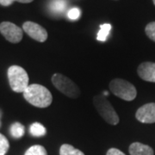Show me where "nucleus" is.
I'll list each match as a JSON object with an SVG mask.
<instances>
[{
    "label": "nucleus",
    "instance_id": "24",
    "mask_svg": "<svg viewBox=\"0 0 155 155\" xmlns=\"http://www.w3.org/2000/svg\"><path fill=\"white\" fill-rule=\"evenodd\" d=\"M153 4H154V5H155V0H153Z\"/></svg>",
    "mask_w": 155,
    "mask_h": 155
},
{
    "label": "nucleus",
    "instance_id": "4",
    "mask_svg": "<svg viewBox=\"0 0 155 155\" xmlns=\"http://www.w3.org/2000/svg\"><path fill=\"white\" fill-rule=\"evenodd\" d=\"M109 87L113 94L125 101H132L137 95V91L133 84L122 78L113 79Z\"/></svg>",
    "mask_w": 155,
    "mask_h": 155
},
{
    "label": "nucleus",
    "instance_id": "15",
    "mask_svg": "<svg viewBox=\"0 0 155 155\" xmlns=\"http://www.w3.org/2000/svg\"><path fill=\"white\" fill-rule=\"evenodd\" d=\"M111 30V25L110 23H104L103 25L100 26V30L97 33V41H105L108 36H109V34Z\"/></svg>",
    "mask_w": 155,
    "mask_h": 155
},
{
    "label": "nucleus",
    "instance_id": "6",
    "mask_svg": "<svg viewBox=\"0 0 155 155\" xmlns=\"http://www.w3.org/2000/svg\"><path fill=\"white\" fill-rule=\"evenodd\" d=\"M0 32L11 43H17L22 39V29L11 22L0 23Z\"/></svg>",
    "mask_w": 155,
    "mask_h": 155
},
{
    "label": "nucleus",
    "instance_id": "1",
    "mask_svg": "<svg viewBox=\"0 0 155 155\" xmlns=\"http://www.w3.org/2000/svg\"><path fill=\"white\" fill-rule=\"evenodd\" d=\"M23 97L30 104L38 108H47L53 101L52 94L43 85L38 84H29L23 91Z\"/></svg>",
    "mask_w": 155,
    "mask_h": 155
},
{
    "label": "nucleus",
    "instance_id": "10",
    "mask_svg": "<svg viewBox=\"0 0 155 155\" xmlns=\"http://www.w3.org/2000/svg\"><path fill=\"white\" fill-rule=\"evenodd\" d=\"M130 155H153V150L147 145L134 142L129 147Z\"/></svg>",
    "mask_w": 155,
    "mask_h": 155
},
{
    "label": "nucleus",
    "instance_id": "13",
    "mask_svg": "<svg viewBox=\"0 0 155 155\" xmlns=\"http://www.w3.org/2000/svg\"><path fill=\"white\" fill-rule=\"evenodd\" d=\"M60 155H84L83 152L73 147L72 145L64 144L61 147Z\"/></svg>",
    "mask_w": 155,
    "mask_h": 155
},
{
    "label": "nucleus",
    "instance_id": "3",
    "mask_svg": "<svg viewBox=\"0 0 155 155\" xmlns=\"http://www.w3.org/2000/svg\"><path fill=\"white\" fill-rule=\"evenodd\" d=\"M8 79L11 89L15 92L23 93L29 85L28 73L19 66H11L8 69Z\"/></svg>",
    "mask_w": 155,
    "mask_h": 155
},
{
    "label": "nucleus",
    "instance_id": "18",
    "mask_svg": "<svg viewBox=\"0 0 155 155\" xmlns=\"http://www.w3.org/2000/svg\"><path fill=\"white\" fill-rule=\"evenodd\" d=\"M146 34L152 41H155V22L148 23L146 27Z\"/></svg>",
    "mask_w": 155,
    "mask_h": 155
},
{
    "label": "nucleus",
    "instance_id": "14",
    "mask_svg": "<svg viewBox=\"0 0 155 155\" xmlns=\"http://www.w3.org/2000/svg\"><path fill=\"white\" fill-rule=\"evenodd\" d=\"M66 0H53L50 4V9L54 13H61L67 8Z\"/></svg>",
    "mask_w": 155,
    "mask_h": 155
},
{
    "label": "nucleus",
    "instance_id": "11",
    "mask_svg": "<svg viewBox=\"0 0 155 155\" xmlns=\"http://www.w3.org/2000/svg\"><path fill=\"white\" fill-rule=\"evenodd\" d=\"M25 133L24 126L20 122H15L11 125V134L12 137L15 139H19L23 136Z\"/></svg>",
    "mask_w": 155,
    "mask_h": 155
},
{
    "label": "nucleus",
    "instance_id": "21",
    "mask_svg": "<svg viewBox=\"0 0 155 155\" xmlns=\"http://www.w3.org/2000/svg\"><path fill=\"white\" fill-rule=\"evenodd\" d=\"M13 2V0H0V5L3 6H10Z\"/></svg>",
    "mask_w": 155,
    "mask_h": 155
},
{
    "label": "nucleus",
    "instance_id": "22",
    "mask_svg": "<svg viewBox=\"0 0 155 155\" xmlns=\"http://www.w3.org/2000/svg\"><path fill=\"white\" fill-rule=\"evenodd\" d=\"M13 1H17L19 3H22V4H28V3L33 2L34 0H13Z\"/></svg>",
    "mask_w": 155,
    "mask_h": 155
},
{
    "label": "nucleus",
    "instance_id": "17",
    "mask_svg": "<svg viewBox=\"0 0 155 155\" xmlns=\"http://www.w3.org/2000/svg\"><path fill=\"white\" fill-rule=\"evenodd\" d=\"M10 147L8 140L5 135L0 134V155H5Z\"/></svg>",
    "mask_w": 155,
    "mask_h": 155
},
{
    "label": "nucleus",
    "instance_id": "8",
    "mask_svg": "<svg viewBox=\"0 0 155 155\" xmlns=\"http://www.w3.org/2000/svg\"><path fill=\"white\" fill-rule=\"evenodd\" d=\"M135 117L139 122L142 123L155 122V104L150 103L139 108L136 111Z\"/></svg>",
    "mask_w": 155,
    "mask_h": 155
},
{
    "label": "nucleus",
    "instance_id": "16",
    "mask_svg": "<svg viewBox=\"0 0 155 155\" xmlns=\"http://www.w3.org/2000/svg\"><path fill=\"white\" fill-rule=\"evenodd\" d=\"M24 155H48L44 147L41 145H35L28 148Z\"/></svg>",
    "mask_w": 155,
    "mask_h": 155
},
{
    "label": "nucleus",
    "instance_id": "7",
    "mask_svg": "<svg viewBox=\"0 0 155 155\" xmlns=\"http://www.w3.org/2000/svg\"><path fill=\"white\" fill-rule=\"evenodd\" d=\"M22 29L30 37L39 42H44L48 39V32L43 27L34 22H25L22 25Z\"/></svg>",
    "mask_w": 155,
    "mask_h": 155
},
{
    "label": "nucleus",
    "instance_id": "5",
    "mask_svg": "<svg viewBox=\"0 0 155 155\" xmlns=\"http://www.w3.org/2000/svg\"><path fill=\"white\" fill-rule=\"evenodd\" d=\"M52 83L61 93L66 95L68 97L78 98L81 94L77 84L63 74H54L52 77Z\"/></svg>",
    "mask_w": 155,
    "mask_h": 155
},
{
    "label": "nucleus",
    "instance_id": "19",
    "mask_svg": "<svg viewBox=\"0 0 155 155\" xmlns=\"http://www.w3.org/2000/svg\"><path fill=\"white\" fill-rule=\"evenodd\" d=\"M80 14H81L80 10L77 7H74V8H72L71 10H69L68 13H67V17L71 20H77L78 18L80 17Z\"/></svg>",
    "mask_w": 155,
    "mask_h": 155
},
{
    "label": "nucleus",
    "instance_id": "23",
    "mask_svg": "<svg viewBox=\"0 0 155 155\" xmlns=\"http://www.w3.org/2000/svg\"><path fill=\"white\" fill-rule=\"evenodd\" d=\"M104 94L105 95V96H107V95L109 94V93H108V92H107V91H104Z\"/></svg>",
    "mask_w": 155,
    "mask_h": 155
},
{
    "label": "nucleus",
    "instance_id": "20",
    "mask_svg": "<svg viewBox=\"0 0 155 155\" xmlns=\"http://www.w3.org/2000/svg\"><path fill=\"white\" fill-rule=\"evenodd\" d=\"M106 155H126L124 153H122V151H120L119 149L116 148H110V150H108L107 154Z\"/></svg>",
    "mask_w": 155,
    "mask_h": 155
},
{
    "label": "nucleus",
    "instance_id": "9",
    "mask_svg": "<svg viewBox=\"0 0 155 155\" xmlns=\"http://www.w3.org/2000/svg\"><path fill=\"white\" fill-rule=\"evenodd\" d=\"M137 72L141 79L155 83V63L153 62L141 63L137 69Z\"/></svg>",
    "mask_w": 155,
    "mask_h": 155
},
{
    "label": "nucleus",
    "instance_id": "2",
    "mask_svg": "<svg viewBox=\"0 0 155 155\" xmlns=\"http://www.w3.org/2000/svg\"><path fill=\"white\" fill-rule=\"evenodd\" d=\"M93 104L102 118L110 125H116L119 122V116L111 104L104 95H97L93 97Z\"/></svg>",
    "mask_w": 155,
    "mask_h": 155
},
{
    "label": "nucleus",
    "instance_id": "12",
    "mask_svg": "<svg viewBox=\"0 0 155 155\" xmlns=\"http://www.w3.org/2000/svg\"><path fill=\"white\" fill-rule=\"evenodd\" d=\"M29 131H30V134L35 137H41L47 133V130L44 126L39 122L33 123L29 127Z\"/></svg>",
    "mask_w": 155,
    "mask_h": 155
}]
</instances>
